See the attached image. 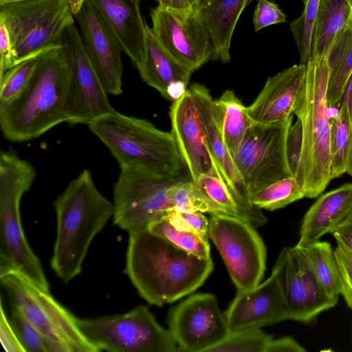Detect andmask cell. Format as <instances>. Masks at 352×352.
<instances>
[{
    "label": "cell",
    "mask_w": 352,
    "mask_h": 352,
    "mask_svg": "<svg viewBox=\"0 0 352 352\" xmlns=\"http://www.w3.org/2000/svg\"><path fill=\"white\" fill-rule=\"evenodd\" d=\"M87 126L108 148L120 169L139 168L170 177L180 176L183 163L170 131L116 110Z\"/></svg>",
    "instance_id": "cell-5"
},
{
    "label": "cell",
    "mask_w": 352,
    "mask_h": 352,
    "mask_svg": "<svg viewBox=\"0 0 352 352\" xmlns=\"http://www.w3.org/2000/svg\"><path fill=\"white\" fill-rule=\"evenodd\" d=\"M158 6L176 14H187L192 10L190 0H157Z\"/></svg>",
    "instance_id": "cell-46"
},
{
    "label": "cell",
    "mask_w": 352,
    "mask_h": 352,
    "mask_svg": "<svg viewBox=\"0 0 352 352\" xmlns=\"http://www.w3.org/2000/svg\"><path fill=\"white\" fill-rule=\"evenodd\" d=\"M273 337L261 329L230 331L207 352H266Z\"/></svg>",
    "instance_id": "cell-34"
},
{
    "label": "cell",
    "mask_w": 352,
    "mask_h": 352,
    "mask_svg": "<svg viewBox=\"0 0 352 352\" xmlns=\"http://www.w3.org/2000/svg\"><path fill=\"white\" fill-rule=\"evenodd\" d=\"M72 13L77 14L86 0H68Z\"/></svg>",
    "instance_id": "cell-48"
},
{
    "label": "cell",
    "mask_w": 352,
    "mask_h": 352,
    "mask_svg": "<svg viewBox=\"0 0 352 352\" xmlns=\"http://www.w3.org/2000/svg\"><path fill=\"white\" fill-rule=\"evenodd\" d=\"M14 1H18V0H0V3Z\"/></svg>",
    "instance_id": "cell-51"
},
{
    "label": "cell",
    "mask_w": 352,
    "mask_h": 352,
    "mask_svg": "<svg viewBox=\"0 0 352 352\" xmlns=\"http://www.w3.org/2000/svg\"><path fill=\"white\" fill-rule=\"evenodd\" d=\"M74 19L68 0L0 3V21L9 32L16 64L59 45Z\"/></svg>",
    "instance_id": "cell-8"
},
{
    "label": "cell",
    "mask_w": 352,
    "mask_h": 352,
    "mask_svg": "<svg viewBox=\"0 0 352 352\" xmlns=\"http://www.w3.org/2000/svg\"><path fill=\"white\" fill-rule=\"evenodd\" d=\"M147 228L189 253L202 258H211L208 238L194 232L177 229L166 217L151 223Z\"/></svg>",
    "instance_id": "cell-33"
},
{
    "label": "cell",
    "mask_w": 352,
    "mask_h": 352,
    "mask_svg": "<svg viewBox=\"0 0 352 352\" xmlns=\"http://www.w3.org/2000/svg\"><path fill=\"white\" fill-rule=\"evenodd\" d=\"M212 270V258L189 253L148 228L129 233L125 273L151 305L161 307L190 294Z\"/></svg>",
    "instance_id": "cell-1"
},
{
    "label": "cell",
    "mask_w": 352,
    "mask_h": 352,
    "mask_svg": "<svg viewBox=\"0 0 352 352\" xmlns=\"http://www.w3.org/2000/svg\"><path fill=\"white\" fill-rule=\"evenodd\" d=\"M0 76L16 65L9 35L5 25L0 21Z\"/></svg>",
    "instance_id": "cell-43"
},
{
    "label": "cell",
    "mask_w": 352,
    "mask_h": 352,
    "mask_svg": "<svg viewBox=\"0 0 352 352\" xmlns=\"http://www.w3.org/2000/svg\"><path fill=\"white\" fill-rule=\"evenodd\" d=\"M54 207L57 226L51 267L67 283L82 271L90 244L113 217L114 206L85 169L69 183Z\"/></svg>",
    "instance_id": "cell-2"
},
{
    "label": "cell",
    "mask_w": 352,
    "mask_h": 352,
    "mask_svg": "<svg viewBox=\"0 0 352 352\" xmlns=\"http://www.w3.org/2000/svg\"><path fill=\"white\" fill-rule=\"evenodd\" d=\"M252 0H201L192 5L199 12L214 47V60H230V44L238 20Z\"/></svg>",
    "instance_id": "cell-25"
},
{
    "label": "cell",
    "mask_w": 352,
    "mask_h": 352,
    "mask_svg": "<svg viewBox=\"0 0 352 352\" xmlns=\"http://www.w3.org/2000/svg\"><path fill=\"white\" fill-rule=\"evenodd\" d=\"M195 184L212 200L239 214L250 224L256 228L252 218L241 209L221 179L212 175L205 174L201 175Z\"/></svg>",
    "instance_id": "cell-37"
},
{
    "label": "cell",
    "mask_w": 352,
    "mask_h": 352,
    "mask_svg": "<svg viewBox=\"0 0 352 352\" xmlns=\"http://www.w3.org/2000/svg\"><path fill=\"white\" fill-rule=\"evenodd\" d=\"M200 1H201V0H190V2L192 5H194Z\"/></svg>",
    "instance_id": "cell-50"
},
{
    "label": "cell",
    "mask_w": 352,
    "mask_h": 352,
    "mask_svg": "<svg viewBox=\"0 0 352 352\" xmlns=\"http://www.w3.org/2000/svg\"><path fill=\"white\" fill-rule=\"evenodd\" d=\"M144 56L138 69L142 80L166 100L174 101L187 90L193 72L175 58L146 23Z\"/></svg>",
    "instance_id": "cell-22"
},
{
    "label": "cell",
    "mask_w": 352,
    "mask_h": 352,
    "mask_svg": "<svg viewBox=\"0 0 352 352\" xmlns=\"http://www.w3.org/2000/svg\"><path fill=\"white\" fill-rule=\"evenodd\" d=\"M329 69L327 100L329 107L338 108L346 84L352 74V13L336 36L327 55Z\"/></svg>",
    "instance_id": "cell-27"
},
{
    "label": "cell",
    "mask_w": 352,
    "mask_h": 352,
    "mask_svg": "<svg viewBox=\"0 0 352 352\" xmlns=\"http://www.w3.org/2000/svg\"><path fill=\"white\" fill-rule=\"evenodd\" d=\"M302 249L305 250L315 276L323 291L329 298L338 301L341 294V280L331 244L319 240Z\"/></svg>",
    "instance_id": "cell-29"
},
{
    "label": "cell",
    "mask_w": 352,
    "mask_h": 352,
    "mask_svg": "<svg viewBox=\"0 0 352 352\" xmlns=\"http://www.w3.org/2000/svg\"><path fill=\"white\" fill-rule=\"evenodd\" d=\"M248 222L235 217L211 215L208 238L219 250L237 291L258 285L266 269L265 243Z\"/></svg>",
    "instance_id": "cell-12"
},
{
    "label": "cell",
    "mask_w": 352,
    "mask_h": 352,
    "mask_svg": "<svg viewBox=\"0 0 352 352\" xmlns=\"http://www.w3.org/2000/svg\"><path fill=\"white\" fill-rule=\"evenodd\" d=\"M352 212V183L320 196L305 214L296 247L307 248L331 233Z\"/></svg>",
    "instance_id": "cell-24"
},
{
    "label": "cell",
    "mask_w": 352,
    "mask_h": 352,
    "mask_svg": "<svg viewBox=\"0 0 352 352\" xmlns=\"http://www.w3.org/2000/svg\"><path fill=\"white\" fill-rule=\"evenodd\" d=\"M174 212L199 211L211 215H227L240 218L241 215L212 200L190 179L181 178L173 190ZM248 222V221H247Z\"/></svg>",
    "instance_id": "cell-31"
},
{
    "label": "cell",
    "mask_w": 352,
    "mask_h": 352,
    "mask_svg": "<svg viewBox=\"0 0 352 352\" xmlns=\"http://www.w3.org/2000/svg\"><path fill=\"white\" fill-rule=\"evenodd\" d=\"M78 324L99 351H179L169 329L161 326L146 306L121 314L78 318Z\"/></svg>",
    "instance_id": "cell-10"
},
{
    "label": "cell",
    "mask_w": 352,
    "mask_h": 352,
    "mask_svg": "<svg viewBox=\"0 0 352 352\" xmlns=\"http://www.w3.org/2000/svg\"><path fill=\"white\" fill-rule=\"evenodd\" d=\"M348 1H349L350 4H351V6H352V0H348Z\"/></svg>",
    "instance_id": "cell-52"
},
{
    "label": "cell",
    "mask_w": 352,
    "mask_h": 352,
    "mask_svg": "<svg viewBox=\"0 0 352 352\" xmlns=\"http://www.w3.org/2000/svg\"><path fill=\"white\" fill-rule=\"evenodd\" d=\"M304 10L300 16L290 23L289 29L298 47L300 63L307 64L311 58V37L320 0H302Z\"/></svg>",
    "instance_id": "cell-35"
},
{
    "label": "cell",
    "mask_w": 352,
    "mask_h": 352,
    "mask_svg": "<svg viewBox=\"0 0 352 352\" xmlns=\"http://www.w3.org/2000/svg\"><path fill=\"white\" fill-rule=\"evenodd\" d=\"M60 43L68 63L67 122L88 124L115 109L85 50L74 23L64 32Z\"/></svg>",
    "instance_id": "cell-13"
},
{
    "label": "cell",
    "mask_w": 352,
    "mask_h": 352,
    "mask_svg": "<svg viewBox=\"0 0 352 352\" xmlns=\"http://www.w3.org/2000/svg\"><path fill=\"white\" fill-rule=\"evenodd\" d=\"M329 74L326 56L311 59L306 64L304 85L294 111L302 131L300 157L294 177L308 198L320 195L332 180L331 108L327 95Z\"/></svg>",
    "instance_id": "cell-4"
},
{
    "label": "cell",
    "mask_w": 352,
    "mask_h": 352,
    "mask_svg": "<svg viewBox=\"0 0 352 352\" xmlns=\"http://www.w3.org/2000/svg\"><path fill=\"white\" fill-rule=\"evenodd\" d=\"M344 109L352 121V74L349 77L338 106Z\"/></svg>",
    "instance_id": "cell-47"
},
{
    "label": "cell",
    "mask_w": 352,
    "mask_h": 352,
    "mask_svg": "<svg viewBox=\"0 0 352 352\" xmlns=\"http://www.w3.org/2000/svg\"><path fill=\"white\" fill-rule=\"evenodd\" d=\"M37 63V56L19 63L0 76V104L15 99L28 84Z\"/></svg>",
    "instance_id": "cell-36"
},
{
    "label": "cell",
    "mask_w": 352,
    "mask_h": 352,
    "mask_svg": "<svg viewBox=\"0 0 352 352\" xmlns=\"http://www.w3.org/2000/svg\"><path fill=\"white\" fill-rule=\"evenodd\" d=\"M169 117L170 132L190 179L197 183L201 175L208 174L223 180L212 155L203 120L189 89L173 101Z\"/></svg>",
    "instance_id": "cell-18"
},
{
    "label": "cell",
    "mask_w": 352,
    "mask_h": 352,
    "mask_svg": "<svg viewBox=\"0 0 352 352\" xmlns=\"http://www.w3.org/2000/svg\"><path fill=\"white\" fill-rule=\"evenodd\" d=\"M177 229L194 232L208 238L209 219L199 211L172 212L165 217Z\"/></svg>",
    "instance_id": "cell-39"
},
{
    "label": "cell",
    "mask_w": 352,
    "mask_h": 352,
    "mask_svg": "<svg viewBox=\"0 0 352 352\" xmlns=\"http://www.w3.org/2000/svg\"><path fill=\"white\" fill-rule=\"evenodd\" d=\"M305 197L302 189L293 176L272 182L249 196L250 203L259 208L275 210Z\"/></svg>",
    "instance_id": "cell-32"
},
{
    "label": "cell",
    "mask_w": 352,
    "mask_h": 352,
    "mask_svg": "<svg viewBox=\"0 0 352 352\" xmlns=\"http://www.w3.org/2000/svg\"><path fill=\"white\" fill-rule=\"evenodd\" d=\"M305 75L306 64L300 63L269 77L256 98L247 107L251 120L269 124L289 119L297 107Z\"/></svg>",
    "instance_id": "cell-21"
},
{
    "label": "cell",
    "mask_w": 352,
    "mask_h": 352,
    "mask_svg": "<svg viewBox=\"0 0 352 352\" xmlns=\"http://www.w3.org/2000/svg\"><path fill=\"white\" fill-rule=\"evenodd\" d=\"M351 13L352 6L348 0H320L312 32L311 60L326 56Z\"/></svg>",
    "instance_id": "cell-26"
},
{
    "label": "cell",
    "mask_w": 352,
    "mask_h": 352,
    "mask_svg": "<svg viewBox=\"0 0 352 352\" xmlns=\"http://www.w3.org/2000/svg\"><path fill=\"white\" fill-rule=\"evenodd\" d=\"M85 50L108 94L122 93V49L100 14L86 0L74 15Z\"/></svg>",
    "instance_id": "cell-19"
},
{
    "label": "cell",
    "mask_w": 352,
    "mask_h": 352,
    "mask_svg": "<svg viewBox=\"0 0 352 352\" xmlns=\"http://www.w3.org/2000/svg\"><path fill=\"white\" fill-rule=\"evenodd\" d=\"M292 122V116L276 123H254L247 131L233 161L248 199L272 182L291 175L287 142Z\"/></svg>",
    "instance_id": "cell-11"
},
{
    "label": "cell",
    "mask_w": 352,
    "mask_h": 352,
    "mask_svg": "<svg viewBox=\"0 0 352 352\" xmlns=\"http://www.w3.org/2000/svg\"><path fill=\"white\" fill-rule=\"evenodd\" d=\"M100 14L122 51L138 69L144 59L146 23L140 0H89Z\"/></svg>",
    "instance_id": "cell-23"
},
{
    "label": "cell",
    "mask_w": 352,
    "mask_h": 352,
    "mask_svg": "<svg viewBox=\"0 0 352 352\" xmlns=\"http://www.w3.org/2000/svg\"><path fill=\"white\" fill-rule=\"evenodd\" d=\"M334 254L338 265L341 280V295L352 309V254L338 243Z\"/></svg>",
    "instance_id": "cell-41"
},
{
    "label": "cell",
    "mask_w": 352,
    "mask_h": 352,
    "mask_svg": "<svg viewBox=\"0 0 352 352\" xmlns=\"http://www.w3.org/2000/svg\"><path fill=\"white\" fill-rule=\"evenodd\" d=\"M331 234L337 243L344 247L352 254V212Z\"/></svg>",
    "instance_id": "cell-44"
},
{
    "label": "cell",
    "mask_w": 352,
    "mask_h": 352,
    "mask_svg": "<svg viewBox=\"0 0 352 352\" xmlns=\"http://www.w3.org/2000/svg\"><path fill=\"white\" fill-rule=\"evenodd\" d=\"M217 102L223 109V138L232 158L236 155L248 129L254 124L248 115L247 107L232 90H226Z\"/></svg>",
    "instance_id": "cell-28"
},
{
    "label": "cell",
    "mask_w": 352,
    "mask_h": 352,
    "mask_svg": "<svg viewBox=\"0 0 352 352\" xmlns=\"http://www.w3.org/2000/svg\"><path fill=\"white\" fill-rule=\"evenodd\" d=\"M0 340L7 352H26L11 321L5 314L2 299L0 305Z\"/></svg>",
    "instance_id": "cell-42"
},
{
    "label": "cell",
    "mask_w": 352,
    "mask_h": 352,
    "mask_svg": "<svg viewBox=\"0 0 352 352\" xmlns=\"http://www.w3.org/2000/svg\"><path fill=\"white\" fill-rule=\"evenodd\" d=\"M272 272L280 285L288 320L309 322L338 302L329 298L320 287L302 248L296 245L284 248Z\"/></svg>",
    "instance_id": "cell-14"
},
{
    "label": "cell",
    "mask_w": 352,
    "mask_h": 352,
    "mask_svg": "<svg viewBox=\"0 0 352 352\" xmlns=\"http://www.w3.org/2000/svg\"><path fill=\"white\" fill-rule=\"evenodd\" d=\"M189 90L201 115L212 155L223 182L241 209L254 221L256 227L264 226L267 218L261 209L250 203L244 184L224 143L223 107L204 85L193 83Z\"/></svg>",
    "instance_id": "cell-17"
},
{
    "label": "cell",
    "mask_w": 352,
    "mask_h": 352,
    "mask_svg": "<svg viewBox=\"0 0 352 352\" xmlns=\"http://www.w3.org/2000/svg\"><path fill=\"white\" fill-rule=\"evenodd\" d=\"M167 321L179 352H207L230 333L217 298L208 293L185 298L169 311Z\"/></svg>",
    "instance_id": "cell-15"
},
{
    "label": "cell",
    "mask_w": 352,
    "mask_h": 352,
    "mask_svg": "<svg viewBox=\"0 0 352 352\" xmlns=\"http://www.w3.org/2000/svg\"><path fill=\"white\" fill-rule=\"evenodd\" d=\"M181 178L144 168H121L113 192L114 224L129 234L174 212L173 189Z\"/></svg>",
    "instance_id": "cell-9"
},
{
    "label": "cell",
    "mask_w": 352,
    "mask_h": 352,
    "mask_svg": "<svg viewBox=\"0 0 352 352\" xmlns=\"http://www.w3.org/2000/svg\"><path fill=\"white\" fill-rule=\"evenodd\" d=\"M68 63L63 45L37 56L33 74L23 91L0 104V127L9 141L36 138L67 122Z\"/></svg>",
    "instance_id": "cell-3"
},
{
    "label": "cell",
    "mask_w": 352,
    "mask_h": 352,
    "mask_svg": "<svg viewBox=\"0 0 352 352\" xmlns=\"http://www.w3.org/2000/svg\"><path fill=\"white\" fill-rule=\"evenodd\" d=\"M10 321L26 352H45L43 334L19 309L12 305Z\"/></svg>",
    "instance_id": "cell-38"
},
{
    "label": "cell",
    "mask_w": 352,
    "mask_h": 352,
    "mask_svg": "<svg viewBox=\"0 0 352 352\" xmlns=\"http://www.w3.org/2000/svg\"><path fill=\"white\" fill-rule=\"evenodd\" d=\"M286 21V14L275 2L269 0H258L253 14L255 32L269 25Z\"/></svg>",
    "instance_id": "cell-40"
},
{
    "label": "cell",
    "mask_w": 352,
    "mask_h": 352,
    "mask_svg": "<svg viewBox=\"0 0 352 352\" xmlns=\"http://www.w3.org/2000/svg\"><path fill=\"white\" fill-rule=\"evenodd\" d=\"M36 175L35 168L11 151L0 154V258L42 289L50 284L23 232L20 203Z\"/></svg>",
    "instance_id": "cell-6"
},
{
    "label": "cell",
    "mask_w": 352,
    "mask_h": 352,
    "mask_svg": "<svg viewBox=\"0 0 352 352\" xmlns=\"http://www.w3.org/2000/svg\"><path fill=\"white\" fill-rule=\"evenodd\" d=\"M351 177H352V155H351V160H350V162H349V168H348V170H347V173Z\"/></svg>",
    "instance_id": "cell-49"
},
{
    "label": "cell",
    "mask_w": 352,
    "mask_h": 352,
    "mask_svg": "<svg viewBox=\"0 0 352 352\" xmlns=\"http://www.w3.org/2000/svg\"><path fill=\"white\" fill-rule=\"evenodd\" d=\"M230 331L261 329L288 320L283 292L274 272L262 283L236 295L224 313Z\"/></svg>",
    "instance_id": "cell-20"
},
{
    "label": "cell",
    "mask_w": 352,
    "mask_h": 352,
    "mask_svg": "<svg viewBox=\"0 0 352 352\" xmlns=\"http://www.w3.org/2000/svg\"><path fill=\"white\" fill-rule=\"evenodd\" d=\"M352 155V121L347 112L338 109L331 118L330 169L331 179L347 173Z\"/></svg>",
    "instance_id": "cell-30"
},
{
    "label": "cell",
    "mask_w": 352,
    "mask_h": 352,
    "mask_svg": "<svg viewBox=\"0 0 352 352\" xmlns=\"http://www.w3.org/2000/svg\"><path fill=\"white\" fill-rule=\"evenodd\" d=\"M151 28L160 43L193 72L213 60V41L197 8L181 14L157 6L151 10Z\"/></svg>",
    "instance_id": "cell-16"
},
{
    "label": "cell",
    "mask_w": 352,
    "mask_h": 352,
    "mask_svg": "<svg viewBox=\"0 0 352 352\" xmlns=\"http://www.w3.org/2000/svg\"><path fill=\"white\" fill-rule=\"evenodd\" d=\"M306 349L289 336L272 339L266 352H305Z\"/></svg>",
    "instance_id": "cell-45"
},
{
    "label": "cell",
    "mask_w": 352,
    "mask_h": 352,
    "mask_svg": "<svg viewBox=\"0 0 352 352\" xmlns=\"http://www.w3.org/2000/svg\"><path fill=\"white\" fill-rule=\"evenodd\" d=\"M1 279L12 306L19 309L44 336L45 352H98L75 317L50 293L18 272Z\"/></svg>",
    "instance_id": "cell-7"
}]
</instances>
